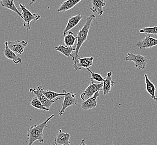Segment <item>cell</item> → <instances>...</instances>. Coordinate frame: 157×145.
Instances as JSON below:
<instances>
[{
  "label": "cell",
  "mask_w": 157,
  "mask_h": 145,
  "mask_svg": "<svg viewBox=\"0 0 157 145\" xmlns=\"http://www.w3.org/2000/svg\"><path fill=\"white\" fill-rule=\"evenodd\" d=\"M28 45V43L25 40L8 41V45L10 49L16 54H22Z\"/></svg>",
  "instance_id": "9"
},
{
  "label": "cell",
  "mask_w": 157,
  "mask_h": 145,
  "mask_svg": "<svg viewBox=\"0 0 157 145\" xmlns=\"http://www.w3.org/2000/svg\"><path fill=\"white\" fill-rule=\"evenodd\" d=\"M91 3L92 6L90 8L91 11L99 16H102L104 13V7L106 6V3L103 0H92Z\"/></svg>",
  "instance_id": "14"
},
{
  "label": "cell",
  "mask_w": 157,
  "mask_h": 145,
  "mask_svg": "<svg viewBox=\"0 0 157 145\" xmlns=\"http://www.w3.org/2000/svg\"><path fill=\"white\" fill-rule=\"evenodd\" d=\"M19 6L21 9V14L22 15V19L24 20V26L26 28V32L31 28L30 24L32 21H37L40 19L41 16L38 13H32L29 10L26 9L24 4L19 3Z\"/></svg>",
  "instance_id": "3"
},
{
  "label": "cell",
  "mask_w": 157,
  "mask_h": 145,
  "mask_svg": "<svg viewBox=\"0 0 157 145\" xmlns=\"http://www.w3.org/2000/svg\"><path fill=\"white\" fill-rule=\"evenodd\" d=\"M100 91H99L98 92H96L94 94V95L93 97H92L91 98H89V99H87L86 101H84V102H82L81 103V108L82 110H88L96 107L97 104H98L97 99L100 95Z\"/></svg>",
  "instance_id": "12"
},
{
  "label": "cell",
  "mask_w": 157,
  "mask_h": 145,
  "mask_svg": "<svg viewBox=\"0 0 157 145\" xmlns=\"http://www.w3.org/2000/svg\"><path fill=\"white\" fill-rule=\"evenodd\" d=\"M54 116V115L52 114L43 122L39 125L31 126L29 128L27 132L28 139L26 140L28 145H33L36 141L42 143H46L43 139V131L45 128L47 127L48 123L53 118Z\"/></svg>",
  "instance_id": "2"
},
{
  "label": "cell",
  "mask_w": 157,
  "mask_h": 145,
  "mask_svg": "<svg viewBox=\"0 0 157 145\" xmlns=\"http://www.w3.org/2000/svg\"><path fill=\"white\" fill-rule=\"evenodd\" d=\"M87 70L91 74V79H90L91 80L100 82L101 83L105 81V79H104V78H103V77L102 76H101V74H100L96 73V72H92V70H91L90 69H88Z\"/></svg>",
  "instance_id": "25"
},
{
  "label": "cell",
  "mask_w": 157,
  "mask_h": 145,
  "mask_svg": "<svg viewBox=\"0 0 157 145\" xmlns=\"http://www.w3.org/2000/svg\"><path fill=\"white\" fill-rule=\"evenodd\" d=\"M145 82V85H146V90L148 93L151 96V98L154 101H157V97L155 95V91L157 89L155 88V86L154 84L151 82L149 79L148 76L147 74L144 75Z\"/></svg>",
  "instance_id": "18"
},
{
  "label": "cell",
  "mask_w": 157,
  "mask_h": 145,
  "mask_svg": "<svg viewBox=\"0 0 157 145\" xmlns=\"http://www.w3.org/2000/svg\"><path fill=\"white\" fill-rule=\"evenodd\" d=\"M40 89L41 90V92L43 93V94L50 101H54L57 97H64V96H65V95H66L67 91L65 89L63 90V92L62 93H57L55 91H45L44 89V87H42L41 86H40Z\"/></svg>",
  "instance_id": "19"
},
{
  "label": "cell",
  "mask_w": 157,
  "mask_h": 145,
  "mask_svg": "<svg viewBox=\"0 0 157 145\" xmlns=\"http://www.w3.org/2000/svg\"><path fill=\"white\" fill-rule=\"evenodd\" d=\"M77 40V37L75 36L72 32H69L67 34L64 35V43L66 46L73 47L75 44V42Z\"/></svg>",
  "instance_id": "22"
},
{
  "label": "cell",
  "mask_w": 157,
  "mask_h": 145,
  "mask_svg": "<svg viewBox=\"0 0 157 145\" xmlns=\"http://www.w3.org/2000/svg\"><path fill=\"white\" fill-rule=\"evenodd\" d=\"M78 104V101L76 98V94L72 92H67L64 97V101L62 104V108L59 112L60 116H63L67 108L72 106H77Z\"/></svg>",
  "instance_id": "7"
},
{
  "label": "cell",
  "mask_w": 157,
  "mask_h": 145,
  "mask_svg": "<svg viewBox=\"0 0 157 145\" xmlns=\"http://www.w3.org/2000/svg\"><path fill=\"white\" fill-rule=\"evenodd\" d=\"M103 87V83L99 84H95L94 81L91 80V83L88 87L82 92L81 95V98L82 102L86 101L89 98H91L94 95V94L99 91H101V88Z\"/></svg>",
  "instance_id": "5"
},
{
  "label": "cell",
  "mask_w": 157,
  "mask_h": 145,
  "mask_svg": "<svg viewBox=\"0 0 157 145\" xmlns=\"http://www.w3.org/2000/svg\"><path fill=\"white\" fill-rule=\"evenodd\" d=\"M126 61H133L135 64V67L138 69H144L147 66L149 59L147 57L143 56L140 54H135L134 53H128V56L125 58Z\"/></svg>",
  "instance_id": "4"
},
{
  "label": "cell",
  "mask_w": 157,
  "mask_h": 145,
  "mask_svg": "<svg viewBox=\"0 0 157 145\" xmlns=\"http://www.w3.org/2000/svg\"><path fill=\"white\" fill-rule=\"evenodd\" d=\"M157 45V39L147 36L137 42V47L141 50L151 49Z\"/></svg>",
  "instance_id": "8"
},
{
  "label": "cell",
  "mask_w": 157,
  "mask_h": 145,
  "mask_svg": "<svg viewBox=\"0 0 157 145\" xmlns=\"http://www.w3.org/2000/svg\"><path fill=\"white\" fill-rule=\"evenodd\" d=\"M83 17L80 14H78L74 16H71L68 19V21L67 22L66 27L64 28L63 32V35H66L69 32L70 30L74 28L78 24Z\"/></svg>",
  "instance_id": "13"
},
{
  "label": "cell",
  "mask_w": 157,
  "mask_h": 145,
  "mask_svg": "<svg viewBox=\"0 0 157 145\" xmlns=\"http://www.w3.org/2000/svg\"><path fill=\"white\" fill-rule=\"evenodd\" d=\"M96 17L94 15H91V16H88L87 18L86 22L85 23L83 27L77 33V43L75 46V50L72 54V59L73 63V68L75 69V72L79 70L78 66L77 65V59L79 57L78 53L79 51L80 50L81 47L85 41L87 40L88 38V33L90 31V28H91V24L93 21H96Z\"/></svg>",
  "instance_id": "1"
},
{
  "label": "cell",
  "mask_w": 157,
  "mask_h": 145,
  "mask_svg": "<svg viewBox=\"0 0 157 145\" xmlns=\"http://www.w3.org/2000/svg\"><path fill=\"white\" fill-rule=\"evenodd\" d=\"M5 47L3 51L5 57L9 60H13V62L15 64L21 63H22L21 58L10 49L8 45V41H5Z\"/></svg>",
  "instance_id": "11"
},
{
  "label": "cell",
  "mask_w": 157,
  "mask_h": 145,
  "mask_svg": "<svg viewBox=\"0 0 157 145\" xmlns=\"http://www.w3.org/2000/svg\"><path fill=\"white\" fill-rule=\"evenodd\" d=\"M56 50L61 53L66 57H70L72 56L73 53L75 51V47H68L64 46L62 45H60L58 46L55 47Z\"/></svg>",
  "instance_id": "21"
},
{
  "label": "cell",
  "mask_w": 157,
  "mask_h": 145,
  "mask_svg": "<svg viewBox=\"0 0 157 145\" xmlns=\"http://www.w3.org/2000/svg\"><path fill=\"white\" fill-rule=\"evenodd\" d=\"M30 92L35 95L36 97H37L38 99L40 101V102L43 104V106L48 108H50L51 106L54 103L56 102L63 98V97H59V98H56L54 101L49 100L41 92V90L40 89V85H38L35 88L30 89Z\"/></svg>",
  "instance_id": "6"
},
{
  "label": "cell",
  "mask_w": 157,
  "mask_h": 145,
  "mask_svg": "<svg viewBox=\"0 0 157 145\" xmlns=\"http://www.w3.org/2000/svg\"><path fill=\"white\" fill-rule=\"evenodd\" d=\"M140 33H144L145 34L157 35V26L154 27H145L139 30Z\"/></svg>",
  "instance_id": "24"
},
{
  "label": "cell",
  "mask_w": 157,
  "mask_h": 145,
  "mask_svg": "<svg viewBox=\"0 0 157 145\" xmlns=\"http://www.w3.org/2000/svg\"><path fill=\"white\" fill-rule=\"evenodd\" d=\"M81 0H68L63 2L57 10V13H64L72 9L79 3Z\"/></svg>",
  "instance_id": "17"
},
{
  "label": "cell",
  "mask_w": 157,
  "mask_h": 145,
  "mask_svg": "<svg viewBox=\"0 0 157 145\" xmlns=\"http://www.w3.org/2000/svg\"><path fill=\"white\" fill-rule=\"evenodd\" d=\"M70 137L71 135L68 133L63 132L62 129H59L56 139L52 142V145H71Z\"/></svg>",
  "instance_id": "10"
},
{
  "label": "cell",
  "mask_w": 157,
  "mask_h": 145,
  "mask_svg": "<svg viewBox=\"0 0 157 145\" xmlns=\"http://www.w3.org/2000/svg\"><path fill=\"white\" fill-rule=\"evenodd\" d=\"M30 105L35 108L44 110V111H47V112L50 110V108H48L44 106L43 104L40 102V101H39L37 97H36L33 98L30 102Z\"/></svg>",
  "instance_id": "23"
},
{
  "label": "cell",
  "mask_w": 157,
  "mask_h": 145,
  "mask_svg": "<svg viewBox=\"0 0 157 145\" xmlns=\"http://www.w3.org/2000/svg\"><path fill=\"white\" fill-rule=\"evenodd\" d=\"M1 5L3 7L7 8V9L15 12L16 14H17L22 19V14H21V13L19 11L18 9H17V8L16 7L13 1H11V0H2L1 1Z\"/></svg>",
  "instance_id": "20"
},
{
  "label": "cell",
  "mask_w": 157,
  "mask_h": 145,
  "mask_svg": "<svg viewBox=\"0 0 157 145\" xmlns=\"http://www.w3.org/2000/svg\"><path fill=\"white\" fill-rule=\"evenodd\" d=\"M94 59V57H86L81 58L78 57L77 59V65L79 70L82 69V68H85L87 70L90 69L91 66H94L93 65V61Z\"/></svg>",
  "instance_id": "16"
},
{
  "label": "cell",
  "mask_w": 157,
  "mask_h": 145,
  "mask_svg": "<svg viewBox=\"0 0 157 145\" xmlns=\"http://www.w3.org/2000/svg\"><path fill=\"white\" fill-rule=\"evenodd\" d=\"M113 72H109L107 73L106 78L103 82V87L101 91H103L104 95H107L110 93L112 87L114 86L115 82L112 80Z\"/></svg>",
  "instance_id": "15"
},
{
  "label": "cell",
  "mask_w": 157,
  "mask_h": 145,
  "mask_svg": "<svg viewBox=\"0 0 157 145\" xmlns=\"http://www.w3.org/2000/svg\"><path fill=\"white\" fill-rule=\"evenodd\" d=\"M86 139H83L82 140H81V143H80V144L79 145H87L86 143ZM114 145L113 144V143L112 142H109V143H104V144H102V145Z\"/></svg>",
  "instance_id": "26"
}]
</instances>
